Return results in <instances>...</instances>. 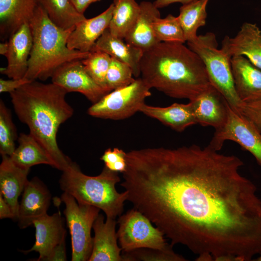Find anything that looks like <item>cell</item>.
Instances as JSON below:
<instances>
[{
    "instance_id": "44dd1931",
    "label": "cell",
    "mask_w": 261,
    "mask_h": 261,
    "mask_svg": "<svg viewBox=\"0 0 261 261\" xmlns=\"http://www.w3.org/2000/svg\"><path fill=\"white\" fill-rule=\"evenodd\" d=\"M36 0H0V36L8 40L23 25L29 23L38 6Z\"/></svg>"
},
{
    "instance_id": "cb8c5ba5",
    "label": "cell",
    "mask_w": 261,
    "mask_h": 261,
    "mask_svg": "<svg viewBox=\"0 0 261 261\" xmlns=\"http://www.w3.org/2000/svg\"><path fill=\"white\" fill-rule=\"evenodd\" d=\"M139 112L156 119L173 130L181 132L197 124L191 103H174L167 107L142 105Z\"/></svg>"
},
{
    "instance_id": "4dcf8cb0",
    "label": "cell",
    "mask_w": 261,
    "mask_h": 261,
    "mask_svg": "<svg viewBox=\"0 0 261 261\" xmlns=\"http://www.w3.org/2000/svg\"><path fill=\"white\" fill-rule=\"evenodd\" d=\"M16 130L12 121L10 110L3 101H0V153L11 156L15 149Z\"/></svg>"
},
{
    "instance_id": "5bb4252c",
    "label": "cell",
    "mask_w": 261,
    "mask_h": 261,
    "mask_svg": "<svg viewBox=\"0 0 261 261\" xmlns=\"http://www.w3.org/2000/svg\"><path fill=\"white\" fill-rule=\"evenodd\" d=\"M33 225L35 228V243L30 249L22 252H37L39 256L36 261H44L55 247L65 241L64 219L59 212L52 215L46 214L36 219Z\"/></svg>"
},
{
    "instance_id": "e575fe53",
    "label": "cell",
    "mask_w": 261,
    "mask_h": 261,
    "mask_svg": "<svg viewBox=\"0 0 261 261\" xmlns=\"http://www.w3.org/2000/svg\"><path fill=\"white\" fill-rule=\"evenodd\" d=\"M240 114L249 120L261 133V98L243 102Z\"/></svg>"
},
{
    "instance_id": "7c38bea8",
    "label": "cell",
    "mask_w": 261,
    "mask_h": 261,
    "mask_svg": "<svg viewBox=\"0 0 261 261\" xmlns=\"http://www.w3.org/2000/svg\"><path fill=\"white\" fill-rule=\"evenodd\" d=\"M189 102L197 124L213 127L215 130L221 128L226 124L229 104L212 85Z\"/></svg>"
},
{
    "instance_id": "60d3db41",
    "label": "cell",
    "mask_w": 261,
    "mask_h": 261,
    "mask_svg": "<svg viewBox=\"0 0 261 261\" xmlns=\"http://www.w3.org/2000/svg\"><path fill=\"white\" fill-rule=\"evenodd\" d=\"M259 255L260 256L257 259H256V260H254V261H261V254Z\"/></svg>"
},
{
    "instance_id": "d590c367",
    "label": "cell",
    "mask_w": 261,
    "mask_h": 261,
    "mask_svg": "<svg viewBox=\"0 0 261 261\" xmlns=\"http://www.w3.org/2000/svg\"><path fill=\"white\" fill-rule=\"evenodd\" d=\"M30 81H31L25 77L19 79H11L9 80L0 78V92H9L10 93Z\"/></svg>"
},
{
    "instance_id": "3957f363",
    "label": "cell",
    "mask_w": 261,
    "mask_h": 261,
    "mask_svg": "<svg viewBox=\"0 0 261 261\" xmlns=\"http://www.w3.org/2000/svg\"><path fill=\"white\" fill-rule=\"evenodd\" d=\"M140 75L151 88L189 101L211 85L201 58L182 43L160 42L144 52Z\"/></svg>"
},
{
    "instance_id": "4fadbf2b",
    "label": "cell",
    "mask_w": 261,
    "mask_h": 261,
    "mask_svg": "<svg viewBox=\"0 0 261 261\" xmlns=\"http://www.w3.org/2000/svg\"><path fill=\"white\" fill-rule=\"evenodd\" d=\"M51 198L49 189L38 177L28 181L19 204L16 220L19 227L26 228L36 219L47 214Z\"/></svg>"
},
{
    "instance_id": "5b68a950",
    "label": "cell",
    "mask_w": 261,
    "mask_h": 261,
    "mask_svg": "<svg viewBox=\"0 0 261 261\" xmlns=\"http://www.w3.org/2000/svg\"><path fill=\"white\" fill-rule=\"evenodd\" d=\"M121 179L118 173L104 166L100 174H84L74 162L62 171L59 183L63 192L72 196L78 203L95 206L102 210L107 218L121 215L128 192H118L116 188Z\"/></svg>"
},
{
    "instance_id": "83f0119b",
    "label": "cell",
    "mask_w": 261,
    "mask_h": 261,
    "mask_svg": "<svg viewBox=\"0 0 261 261\" xmlns=\"http://www.w3.org/2000/svg\"><path fill=\"white\" fill-rule=\"evenodd\" d=\"M49 18L58 26L68 29L73 28L86 18L74 7L71 0H36Z\"/></svg>"
},
{
    "instance_id": "ba28073f",
    "label": "cell",
    "mask_w": 261,
    "mask_h": 261,
    "mask_svg": "<svg viewBox=\"0 0 261 261\" xmlns=\"http://www.w3.org/2000/svg\"><path fill=\"white\" fill-rule=\"evenodd\" d=\"M61 200L65 205L63 213L71 237V260L88 261L93 246L91 229L101 210L79 203L72 196L65 192L61 195Z\"/></svg>"
},
{
    "instance_id": "74e56055",
    "label": "cell",
    "mask_w": 261,
    "mask_h": 261,
    "mask_svg": "<svg viewBox=\"0 0 261 261\" xmlns=\"http://www.w3.org/2000/svg\"><path fill=\"white\" fill-rule=\"evenodd\" d=\"M5 218L14 219V216L10 206L0 194V218Z\"/></svg>"
},
{
    "instance_id": "8992f818",
    "label": "cell",
    "mask_w": 261,
    "mask_h": 261,
    "mask_svg": "<svg viewBox=\"0 0 261 261\" xmlns=\"http://www.w3.org/2000/svg\"><path fill=\"white\" fill-rule=\"evenodd\" d=\"M188 47L203 61L211 83L225 98L230 107L240 114L243 102L239 98L234 85L231 58L221 49H218L215 34L207 32L198 35L187 42Z\"/></svg>"
},
{
    "instance_id": "8fae6325",
    "label": "cell",
    "mask_w": 261,
    "mask_h": 261,
    "mask_svg": "<svg viewBox=\"0 0 261 261\" xmlns=\"http://www.w3.org/2000/svg\"><path fill=\"white\" fill-rule=\"evenodd\" d=\"M51 78L52 83L61 87L68 93H80L93 103L108 93L89 75L82 60H74L63 64L55 71Z\"/></svg>"
},
{
    "instance_id": "7a4b0ae2",
    "label": "cell",
    "mask_w": 261,
    "mask_h": 261,
    "mask_svg": "<svg viewBox=\"0 0 261 261\" xmlns=\"http://www.w3.org/2000/svg\"><path fill=\"white\" fill-rule=\"evenodd\" d=\"M67 91L53 83L31 81L10 93L14 112L29 133L63 171L72 162L60 149L57 135L60 125L72 116L73 109L66 100Z\"/></svg>"
},
{
    "instance_id": "e0dca14e",
    "label": "cell",
    "mask_w": 261,
    "mask_h": 261,
    "mask_svg": "<svg viewBox=\"0 0 261 261\" xmlns=\"http://www.w3.org/2000/svg\"><path fill=\"white\" fill-rule=\"evenodd\" d=\"M117 224L115 218L106 217L104 220L103 216L99 214L93 225L94 236L88 261H123L122 249L117 244Z\"/></svg>"
},
{
    "instance_id": "9a60e30c",
    "label": "cell",
    "mask_w": 261,
    "mask_h": 261,
    "mask_svg": "<svg viewBox=\"0 0 261 261\" xmlns=\"http://www.w3.org/2000/svg\"><path fill=\"white\" fill-rule=\"evenodd\" d=\"M8 42V50L5 56L7 59V65L0 68V73L10 79L22 78L28 71L32 46V37L29 24L23 25L9 38Z\"/></svg>"
},
{
    "instance_id": "f1b7e54d",
    "label": "cell",
    "mask_w": 261,
    "mask_h": 261,
    "mask_svg": "<svg viewBox=\"0 0 261 261\" xmlns=\"http://www.w3.org/2000/svg\"><path fill=\"white\" fill-rule=\"evenodd\" d=\"M111 57L101 51H90L88 56L82 60L86 70L95 81L108 93L106 82L107 72Z\"/></svg>"
},
{
    "instance_id": "2e32d148",
    "label": "cell",
    "mask_w": 261,
    "mask_h": 261,
    "mask_svg": "<svg viewBox=\"0 0 261 261\" xmlns=\"http://www.w3.org/2000/svg\"><path fill=\"white\" fill-rule=\"evenodd\" d=\"M221 49L230 58L244 56L261 69V30L256 24L243 23L234 37L224 38Z\"/></svg>"
},
{
    "instance_id": "7402d4cb",
    "label": "cell",
    "mask_w": 261,
    "mask_h": 261,
    "mask_svg": "<svg viewBox=\"0 0 261 261\" xmlns=\"http://www.w3.org/2000/svg\"><path fill=\"white\" fill-rule=\"evenodd\" d=\"M139 4V14L124 40L145 52L160 43L155 35L153 24L160 14L153 2L143 1Z\"/></svg>"
},
{
    "instance_id": "d6a6232c",
    "label": "cell",
    "mask_w": 261,
    "mask_h": 261,
    "mask_svg": "<svg viewBox=\"0 0 261 261\" xmlns=\"http://www.w3.org/2000/svg\"><path fill=\"white\" fill-rule=\"evenodd\" d=\"M123 261H185L182 256L174 250H162L158 249L141 248L130 251H122Z\"/></svg>"
},
{
    "instance_id": "b9f144b4",
    "label": "cell",
    "mask_w": 261,
    "mask_h": 261,
    "mask_svg": "<svg viewBox=\"0 0 261 261\" xmlns=\"http://www.w3.org/2000/svg\"><path fill=\"white\" fill-rule=\"evenodd\" d=\"M101 0H93L92 3L96 2L97 1H99Z\"/></svg>"
},
{
    "instance_id": "1f68e13d",
    "label": "cell",
    "mask_w": 261,
    "mask_h": 261,
    "mask_svg": "<svg viewBox=\"0 0 261 261\" xmlns=\"http://www.w3.org/2000/svg\"><path fill=\"white\" fill-rule=\"evenodd\" d=\"M133 76L132 69L129 65L111 57L106 76V85L110 92L130 84L135 80Z\"/></svg>"
},
{
    "instance_id": "30bf717a",
    "label": "cell",
    "mask_w": 261,
    "mask_h": 261,
    "mask_svg": "<svg viewBox=\"0 0 261 261\" xmlns=\"http://www.w3.org/2000/svg\"><path fill=\"white\" fill-rule=\"evenodd\" d=\"M226 141L239 144L254 156L261 167V133L249 120L235 112L229 105L226 124L215 130L208 145L219 151Z\"/></svg>"
},
{
    "instance_id": "52a82bcc",
    "label": "cell",
    "mask_w": 261,
    "mask_h": 261,
    "mask_svg": "<svg viewBox=\"0 0 261 261\" xmlns=\"http://www.w3.org/2000/svg\"><path fill=\"white\" fill-rule=\"evenodd\" d=\"M151 87L141 77L125 87L111 91L87 109L94 117L121 120L139 112L146 98L151 95Z\"/></svg>"
},
{
    "instance_id": "d6986e66",
    "label": "cell",
    "mask_w": 261,
    "mask_h": 261,
    "mask_svg": "<svg viewBox=\"0 0 261 261\" xmlns=\"http://www.w3.org/2000/svg\"><path fill=\"white\" fill-rule=\"evenodd\" d=\"M113 10L112 3L100 14L77 24L68 39V48L83 52H90L96 41L108 28Z\"/></svg>"
},
{
    "instance_id": "836d02e7",
    "label": "cell",
    "mask_w": 261,
    "mask_h": 261,
    "mask_svg": "<svg viewBox=\"0 0 261 261\" xmlns=\"http://www.w3.org/2000/svg\"><path fill=\"white\" fill-rule=\"evenodd\" d=\"M126 153L118 148L107 149L101 157L105 166L109 170L117 172L124 173L126 169Z\"/></svg>"
},
{
    "instance_id": "484cf974",
    "label": "cell",
    "mask_w": 261,
    "mask_h": 261,
    "mask_svg": "<svg viewBox=\"0 0 261 261\" xmlns=\"http://www.w3.org/2000/svg\"><path fill=\"white\" fill-rule=\"evenodd\" d=\"M209 0H193L182 4L177 16L183 31L186 42L197 38L198 29L205 26L206 6Z\"/></svg>"
},
{
    "instance_id": "603a6c76",
    "label": "cell",
    "mask_w": 261,
    "mask_h": 261,
    "mask_svg": "<svg viewBox=\"0 0 261 261\" xmlns=\"http://www.w3.org/2000/svg\"><path fill=\"white\" fill-rule=\"evenodd\" d=\"M101 51L129 65L134 76L140 75V62L144 52L128 43L124 39L112 35L107 28L96 41L90 51Z\"/></svg>"
},
{
    "instance_id": "ab89813d",
    "label": "cell",
    "mask_w": 261,
    "mask_h": 261,
    "mask_svg": "<svg viewBox=\"0 0 261 261\" xmlns=\"http://www.w3.org/2000/svg\"><path fill=\"white\" fill-rule=\"evenodd\" d=\"M9 44L8 41H4L0 44V54L5 56L8 52Z\"/></svg>"
},
{
    "instance_id": "f35d334b",
    "label": "cell",
    "mask_w": 261,
    "mask_h": 261,
    "mask_svg": "<svg viewBox=\"0 0 261 261\" xmlns=\"http://www.w3.org/2000/svg\"><path fill=\"white\" fill-rule=\"evenodd\" d=\"M76 9L84 14L86 9L92 3L93 0H71Z\"/></svg>"
},
{
    "instance_id": "d4e9b609",
    "label": "cell",
    "mask_w": 261,
    "mask_h": 261,
    "mask_svg": "<svg viewBox=\"0 0 261 261\" xmlns=\"http://www.w3.org/2000/svg\"><path fill=\"white\" fill-rule=\"evenodd\" d=\"M18 146L10 156L17 166L30 169L36 165L44 164L55 168L56 164L47 152L29 133H20L18 138Z\"/></svg>"
},
{
    "instance_id": "277c9868",
    "label": "cell",
    "mask_w": 261,
    "mask_h": 261,
    "mask_svg": "<svg viewBox=\"0 0 261 261\" xmlns=\"http://www.w3.org/2000/svg\"><path fill=\"white\" fill-rule=\"evenodd\" d=\"M29 25L32 46L24 77L30 81H45L63 64L74 60H82L90 52L68 48V39L74 28L65 29L58 26L39 5Z\"/></svg>"
},
{
    "instance_id": "ffe728a7",
    "label": "cell",
    "mask_w": 261,
    "mask_h": 261,
    "mask_svg": "<svg viewBox=\"0 0 261 261\" xmlns=\"http://www.w3.org/2000/svg\"><path fill=\"white\" fill-rule=\"evenodd\" d=\"M30 169L16 165L9 156H2L0 164V194L10 206L17 219L19 203L18 199L29 181Z\"/></svg>"
},
{
    "instance_id": "f546056e",
    "label": "cell",
    "mask_w": 261,
    "mask_h": 261,
    "mask_svg": "<svg viewBox=\"0 0 261 261\" xmlns=\"http://www.w3.org/2000/svg\"><path fill=\"white\" fill-rule=\"evenodd\" d=\"M153 29L160 42L184 44L186 42L184 33L177 16L171 14L164 18H157L154 21Z\"/></svg>"
},
{
    "instance_id": "ac0fdd59",
    "label": "cell",
    "mask_w": 261,
    "mask_h": 261,
    "mask_svg": "<svg viewBox=\"0 0 261 261\" xmlns=\"http://www.w3.org/2000/svg\"><path fill=\"white\" fill-rule=\"evenodd\" d=\"M231 66L236 93L243 102L261 98V69L242 56L231 58Z\"/></svg>"
},
{
    "instance_id": "8d00e7d4",
    "label": "cell",
    "mask_w": 261,
    "mask_h": 261,
    "mask_svg": "<svg viewBox=\"0 0 261 261\" xmlns=\"http://www.w3.org/2000/svg\"><path fill=\"white\" fill-rule=\"evenodd\" d=\"M67 261L65 241L55 247L44 261Z\"/></svg>"
},
{
    "instance_id": "9c48e42d",
    "label": "cell",
    "mask_w": 261,
    "mask_h": 261,
    "mask_svg": "<svg viewBox=\"0 0 261 261\" xmlns=\"http://www.w3.org/2000/svg\"><path fill=\"white\" fill-rule=\"evenodd\" d=\"M117 223L118 241L122 251L141 248L173 250V246L166 242L163 232L134 208L120 216Z\"/></svg>"
},
{
    "instance_id": "4316f807",
    "label": "cell",
    "mask_w": 261,
    "mask_h": 261,
    "mask_svg": "<svg viewBox=\"0 0 261 261\" xmlns=\"http://www.w3.org/2000/svg\"><path fill=\"white\" fill-rule=\"evenodd\" d=\"M113 4L108 29L114 36L124 39L139 14L140 4L136 0H113Z\"/></svg>"
},
{
    "instance_id": "6da1fadb",
    "label": "cell",
    "mask_w": 261,
    "mask_h": 261,
    "mask_svg": "<svg viewBox=\"0 0 261 261\" xmlns=\"http://www.w3.org/2000/svg\"><path fill=\"white\" fill-rule=\"evenodd\" d=\"M127 201L196 261H249L261 254V199L244 162L209 145L127 152Z\"/></svg>"
}]
</instances>
